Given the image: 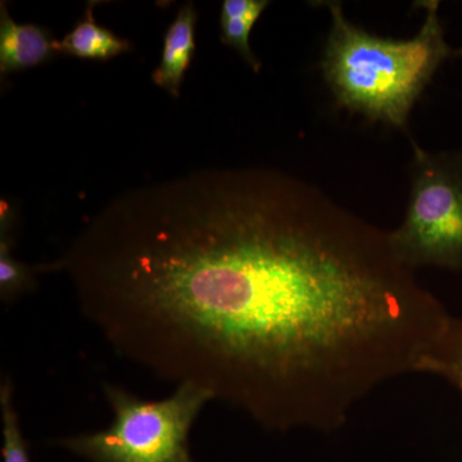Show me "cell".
<instances>
[{
	"mask_svg": "<svg viewBox=\"0 0 462 462\" xmlns=\"http://www.w3.org/2000/svg\"><path fill=\"white\" fill-rule=\"evenodd\" d=\"M57 267L118 354L278 431L338 430L451 319L389 231L273 170L130 191Z\"/></svg>",
	"mask_w": 462,
	"mask_h": 462,
	"instance_id": "6da1fadb",
	"label": "cell"
},
{
	"mask_svg": "<svg viewBox=\"0 0 462 462\" xmlns=\"http://www.w3.org/2000/svg\"><path fill=\"white\" fill-rule=\"evenodd\" d=\"M114 422L97 433L65 438L60 445L90 462H193L189 433L205 404L206 391L179 384L166 400L143 401L106 387Z\"/></svg>",
	"mask_w": 462,
	"mask_h": 462,
	"instance_id": "3957f363",
	"label": "cell"
},
{
	"mask_svg": "<svg viewBox=\"0 0 462 462\" xmlns=\"http://www.w3.org/2000/svg\"><path fill=\"white\" fill-rule=\"evenodd\" d=\"M197 12L193 3L180 9L175 21L167 29L163 42L162 60L152 75L154 83L178 98L180 96L185 71L193 60L196 42Z\"/></svg>",
	"mask_w": 462,
	"mask_h": 462,
	"instance_id": "8992f818",
	"label": "cell"
},
{
	"mask_svg": "<svg viewBox=\"0 0 462 462\" xmlns=\"http://www.w3.org/2000/svg\"><path fill=\"white\" fill-rule=\"evenodd\" d=\"M93 3L85 11L84 18L60 42L56 41L58 53L69 54L84 60H107L132 50V44L94 21Z\"/></svg>",
	"mask_w": 462,
	"mask_h": 462,
	"instance_id": "52a82bcc",
	"label": "cell"
},
{
	"mask_svg": "<svg viewBox=\"0 0 462 462\" xmlns=\"http://www.w3.org/2000/svg\"><path fill=\"white\" fill-rule=\"evenodd\" d=\"M327 5L331 23L321 69L334 97L370 120L406 130L422 91L438 69L457 54L446 41L439 3H418L424 21L406 41L373 35L352 23L340 3Z\"/></svg>",
	"mask_w": 462,
	"mask_h": 462,
	"instance_id": "7a4b0ae2",
	"label": "cell"
},
{
	"mask_svg": "<svg viewBox=\"0 0 462 462\" xmlns=\"http://www.w3.org/2000/svg\"><path fill=\"white\" fill-rule=\"evenodd\" d=\"M267 0H225L221 8V41L238 51L254 72L260 71L261 62L252 50L251 32L264 9L269 7Z\"/></svg>",
	"mask_w": 462,
	"mask_h": 462,
	"instance_id": "ba28073f",
	"label": "cell"
},
{
	"mask_svg": "<svg viewBox=\"0 0 462 462\" xmlns=\"http://www.w3.org/2000/svg\"><path fill=\"white\" fill-rule=\"evenodd\" d=\"M413 145L411 193L403 223L389 231L410 269L462 267V157Z\"/></svg>",
	"mask_w": 462,
	"mask_h": 462,
	"instance_id": "277c9868",
	"label": "cell"
},
{
	"mask_svg": "<svg viewBox=\"0 0 462 462\" xmlns=\"http://www.w3.org/2000/svg\"><path fill=\"white\" fill-rule=\"evenodd\" d=\"M421 373L440 376L462 391V319H449Z\"/></svg>",
	"mask_w": 462,
	"mask_h": 462,
	"instance_id": "9c48e42d",
	"label": "cell"
},
{
	"mask_svg": "<svg viewBox=\"0 0 462 462\" xmlns=\"http://www.w3.org/2000/svg\"><path fill=\"white\" fill-rule=\"evenodd\" d=\"M36 269L20 263L12 256V239L9 236L8 212L2 215V238H0V297L3 302H11L33 285Z\"/></svg>",
	"mask_w": 462,
	"mask_h": 462,
	"instance_id": "30bf717a",
	"label": "cell"
},
{
	"mask_svg": "<svg viewBox=\"0 0 462 462\" xmlns=\"http://www.w3.org/2000/svg\"><path fill=\"white\" fill-rule=\"evenodd\" d=\"M0 411L3 422V461L30 462L29 452L23 433L17 410L12 400V388L9 382L0 387Z\"/></svg>",
	"mask_w": 462,
	"mask_h": 462,
	"instance_id": "8fae6325",
	"label": "cell"
},
{
	"mask_svg": "<svg viewBox=\"0 0 462 462\" xmlns=\"http://www.w3.org/2000/svg\"><path fill=\"white\" fill-rule=\"evenodd\" d=\"M56 41L44 27L14 23L5 2L0 5V72L32 69L56 53Z\"/></svg>",
	"mask_w": 462,
	"mask_h": 462,
	"instance_id": "5b68a950",
	"label": "cell"
}]
</instances>
